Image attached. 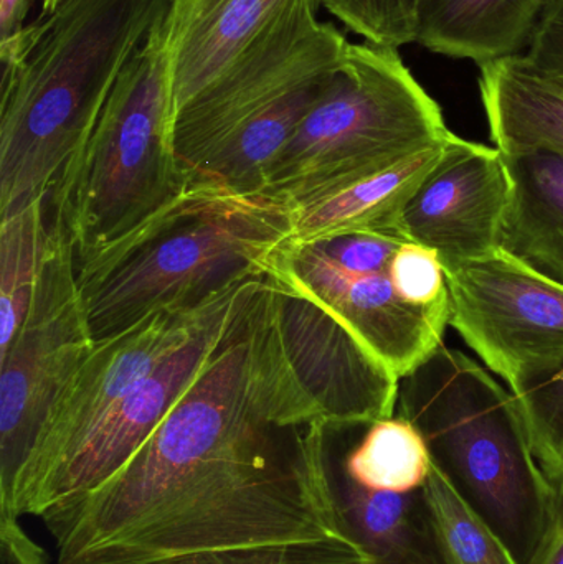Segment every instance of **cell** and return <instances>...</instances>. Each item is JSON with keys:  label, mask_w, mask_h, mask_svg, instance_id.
<instances>
[{"label": "cell", "mask_w": 563, "mask_h": 564, "mask_svg": "<svg viewBox=\"0 0 563 564\" xmlns=\"http://www.w3.org/2000/svg\"><path fill=\"white\" fill-rule=\"evenodd\" d=\"M245 284L201 307L158 312L121 334L96 340L50 410L9 494L0 499V516L25 517L33 497L89 430L139 381L194 338Z\"/></svg>", "instance_id": "cell-9"}, {"label": "cell", "mask_w": 563, "mask_h": 564, "mask_svg": "<svg viewBox=\"0 0 563 564\" xmlns=\"http://www.w3.org/2000/svg\"><path fill=\"white\" fill-rule=\"evenodd\" d=\"M169 0H65L19 68L2 73L0 218L52 192Z\"/></svg>", "instance_id": "cell-3"}, {"label": "cell", "mask_w": 563, "mask_h": 564, "mask_svg": "<svg viewBox=\"0 0 563 564\" xmlns=\"http://www.w3.org/2000/svg\"><path fill=\"white\" fill-rule=\"evenodd\" d=\"M344 464L360 486L392 492L422 489L432 473L425 441L402 416L354 426Z\"/></svg>", "instance_id": "cell-21"}, {"label": "cell", "mask_w": 563, "mask_h": 564, "mask_svg": "<svg viewBox=\"0 0 563 564\" xmlns=\"http://www.w3.org/2000/svg\"><path fill=\"white\" fill-rule=\"evenodd\" d=\"M297 2L169 0L164 29L174 115Z\"/></svg>", "instance_id": "cell-16"}, {"label": "cell", "mask_w": 563, "mask_h": 564, "mask_svg": "<svg viewBox=\"0 0 563 564\" xmlns=\"http://www.w3.org/2000/svg\"><path fill=\"white\" fill-rule=\"evenodd\" d=\"M19 520L0 516V564H48L45 550L26 535Z\"/></svg>", "instance_id": "cell-29"}, {"label": "cell", "mask_w": 563, "mask_h": 564, "mask_svg": "<svg viewBox=\"0 0 563 564\" xmlns=\"http://www.w3.org/2000/svg\"><path fill=\"white\" fill-rule=\"evenodd\" d=\"M448 134L442 109L396 48L350 43L261 192L297 200L397 164Z\"/></svg>", "instance_id": "cell-7"}, {"label": "cell", "mask_w": 563, "mask_h": 564, "mask_svg": "<svg viewBox=\"0 0 563 564\" xmlns=\"http://www.w3.org/2000/svg\"><path fill=\"white\" fill-rule=\"evenodd\" d=\"M551 486L555 492V530L542 564H563V480Z\"/></svg>", "instance_id": "cell-31"}, {"label": "cell", "mask_w": 563, "mask_h": 564, "mask_svg": "<svg viewBox=\"0 0 563 564\" xmlns=\"http://www.w3.org/2000/svg\"><path fill=\"white\" fill-rule=\"evenodd\" d=\"M426 490L455 564H518L498 535L459 499L433 467Z\"/></svg>", "instance_id": "cell-24"}, {"label": "cell", "mask_w": 563, "mask_h": 564, "mask_svg": "<svg viewBox=\"0 0 563 564\" xmlns=\"http://www.w3.org/2000/svg\"><path fill=\"white\" fill-rule=\"evenodd\" d=\"M354 426L329 427L327 434L331 499L347 539L369 564H455L426 486L392 492L360 486L349 476L344 451Z\"/></svg>", "instance_id": "cell-15"}, {"label": "cell", "mask_w": 563, "mask_h": 564, "mask_svg": "<svg viewBox=\"0 0 563 564\" xmlns=\"http://www.w3.org/2000/svg\"><path fill=\"white\" fill-rule=\"evenodd\" d=\"M33 0H0V42L19 35L25 29V19Z\"/></svg>", "instance_id": "cell-30"}, {"label": "cell", "mask_w": 563, "mask_h": 564, "mask_svg": "<svg viewBox=\"0 0 563 564\" xmlns=\"http://www.w3.org/2000/svg\"><path fill=\"white\" fill-rule=\"evenodd\" d=\"M164 17L122 69L50 192V212L68 230L76 261L134 230L187 185L172 144Z\"/></svg>", "instance_id": "cell-6"}, {"label": "cell", "mask_w": 563, "mask_h": 564, "mask_svg": "<svg viewBox=\"0 0 563 564\" xmlns=\"http://www.w3.org/2000/svg\"><path fill=\"white\" fill-rule=\"evenodd\" d=\"M268 282L284 355L327 426L392 417L399 378L329 311L274 278Z\"/></svg>", "instance_id": "cell-14"}, {"label": "cell", "mask_w": 563, "mask_h": 564, "mask_svg": "<svg viewBox=\"0 0 563 564\" xmlns=\"http://www.w3.org/2000/svg\"><path fill=\"white\" fill-rule=\"evenodd\" d=\"M291 235L290 207L281 198L212 182L185 185L134 230L76 261L93 338L263 280Z\"/></svg>", "instance_id": "cell-2"}, {"label": "cell", "mask_w": 563, "mask_h": 564, "mask_svg": "<svg viewBox=\"0 0 563 564\" xmlns=\"http://www.w3.org/2000/svg\"><path fill=\"white\" fill-rule=\"evenodd\" d=\"M526 56L535 65L563 75V0H549L535 23Z\"/></svg>", "instance_id": "cell-28"}, {"label": "cell", "mask_w": 563, "mask_h": 564, "mask_svg": "<svg viewBox=\"0 0 563 564\" xmlns=\"http://www.w3.org/2000/svg\"><path fill=\"white\" fill-rule=\"evenodd\" d=\"M260 281L247 282L238 289L194 338L139 381L89 430L52 479L33 497L25 517L42 519L53 507L76 499L115 476L134 456L217 350L241 304Z\"/></svg>", "instance_id": "cell-12"}, {"label": "cell", "mask_w": 563, "mask_h": 564, "mask_svg": "<svg viewBox=\"0 0 563 564\" xmlns=\"http://www.w3.org/2000/svg\"><path fill=\"white\" fill-rule=\"evenodd\" d=\"M512 192L499 251L563 285V155H505Z\"/></svg>", "instance_id": "cell-20"}, {"label": "cell", "mask_w": 563, "mask_h": 564, "mask_svg": "<svg viewBox=\"0 0 563 564\" xmlns=\"http://www.w3.org/2000/svg\"><path fill=\"white\" fill-rule=\"evenodd\" d=\"M446 139L372 174L286 202L291 241L307 245L354 231H396L400 210L442 158Z\"/></svg>", "instance_id": "cell-17"}, {"label": "cell", "mask_w": 563, "mask_h": 564, "mask_svg": "<svg viewBox=\"0 0 563 564\" xmlns=\"http://www.w3.org/2000/svg\"><path fill=\"white\" fill-rule=\"evenodd\" d=\"M300 0L172 119L185 182L261 192L291 135L323 96L350 43Z\"/></svg>", "instance_id": "cell-5"}, {"label": "cell", "mask_w": 563, "mask_h": 564, "mask_svg": "<svg viewBox=\"0 0 563 564\" xmlns=\"http://www.w3.org/2000/svg\"><path fill=\"white\" fill-rule=\"evenodd\" d=\"M512 182L496 148L450 132L442 158L405 202L393 230L439 254L445 270L499 251Z\"/></svg>", "instance_id": "cell-13"}, {"label": "cell", "mask_w": 563, "mask_h": 564, "mask_svg": "<svg viewBox=\"0 0 563 564\" xmlns=\"http://www.w3.org/2000/svg\"><path fill=\"white\" fill-rule=\"evenodd\" d=\"M50 194L0 218V350L25 318L52 247Z\"/></svg>", "instance_id": "cell-22"}, {"label": "cell", "mask_w": 563, "mask_h": 564, "mask_svg": "<svg viewBox=\"0 0 563 564\" xmlns=\"http://www.w3.org/2000/svg\"><path fill=\"white\" fill-rule=\"evenodd\" d=\"M397 404L425 441L433 469L515 562L542 564L555 530V492L515 393L468 355L442 345L400 378Z\"/></svg>", "instance_id": "cell-4"}, {"label": "cell", "mask_w": 563, "mask_h": 564, "mask_svg": "<svg viewBox=\"0 0 563 564\" xmlns=\"http://www.w3.org/2000/svg\"><path fill=\"white\" fill-rule=\"evenodd\" d=\"M479 91L489 135L502 155H563V75L526 53L483 63Z\"/></svg>", "instance_id": "cell-18"}, {"label": "cell", "mask_w": 563, "mask_h": 564, "mask_svg": "<svg viewBox=\"0 0 563 564\" xmlns=\"http://www.w3.org/2000/svg\"><path fill=\"white\" fill-rule=\"evenodd\" d=\"M52 247L19 332L0 350V499L9 494L63 388L95 345L72 237L52 217Z\"/></svg>", "instance_id": "cell-8"}, {"label": "cell", "mask_w": 563, "mask_h": 564, "mask_svg": "<svg viewBox=\"0 0 563 564\" xmlns=\"http://www.w3.org/2000/svg\"><path fill=\"white\" fill-rule=\"evenodd\" d=\"M450 325L509 387L563 367V285L502 251L445 270Z\"/></svg>", "instance_id": "cell-10"}, {"label": "cell", "mask_w": 563, "mask_h": 564, "mask_svg": "<svg viewBox=\"0 0 563 564\" xmlns=\"http://www.w3.org/2000/svg\"><path fill=\"white\" fill-rule=\"evenodd\" d=\"M65 0H42L43 13H52L58 9Z\"/></svg>", "instance_id": "cell-32"}, {"label": "cell", "mask_w": 563, "mask_h": 564, "mask_svg": "<svg viewBox=\"0 0 563 564\" xmlns=\"http://www.w3.org/2000/svg\"><path fill=\"white\" fill-rule=\"evenodd\" d=\"M396 231H354L329 240L316 241L317 247L344 270L356 273L389 271L392 258L403 243Z\"/></svg>", "instance_id": "cell-27"}, {"label": "cell", "mask_w": 563, "mask_h": 564, "mask_svg": "<svg viewBox=\"0 0 563 564\" xmlns=\"http://www.w3.org/2000/svg\"><path fill=\"white\" fill-rule=\"evenodd\" d=\"M347 29L383 48L416 42L420 0H321Z\"/></svg>", "instance_id": "cell-25"}, {"label": "cell", "mask_w": 563, "mask_h": 564, "mask_svg": "<svg viewBox=\"0 0 563 564\" xmlns=\"http://www.w3.org/2000/svg\"><path fill=\"white\" fill-rule=\"evenodd\" d=\"M268 276L339 318L399 380L442 347L450 325V304H409L397 294L389 271L344 270L316 243L290 241Z\"/></svg>", "instance_id": "cell-11"}, {"label": "cell", "mask_w": 563, "mask_h": 564, "mask_svg": "<svg viewBox=\"0 0 563 564\" xmlns=\"http://www.w3.org/2000/svg\"><path fill=\"white\" fill-rule=\"evenodd\" d=\"M327 434L263 280L134 456L42 517L56 564H369L334 510Z\"/></svg>", "instance_id": "cell-1"}, {"label": "cell", "mask_w": 563, "mask_h": 564, "mask_svg": "<svg viewBox=\"0 0 563 564\" xmlns=\"http://www.w3.org/2000/svg\"><path fill=\"white\" fill-rule=\"evenodd\" d=\"M397 294L416 307H442L450 304L445 267L435 251L423 245L403 241L389 268Z\"/></svg>", "instance_id": "cell-26"}, {"label": "cell", "mask_w": 563, "mask_h": 564, "mask_svg": "<svg viewBox=\"0 0 563 564\" xmlns=\"http://www.w3.org/2000/svg\"><path fill=\"white\" fill-rule=\"evenodd\" d=\"M549 0H420L416 42L483 65L528 48Z\"/></svg>", "instance_id": "cell-19"}, {"label": "cell", "mask_w": 563, "mask_h": 564, "mask_svg": "<svg viewBox=\"0 0 563 564\" xmlns=\"http://www.w3.org/2000/svg\"><path fill=\"white\" fill-rule=\"evenodd\" d=\"M532 453L549 482L563 480V367L511 388Z\"/></svg>", "instance_id": "cell-23"}]
</instances>
